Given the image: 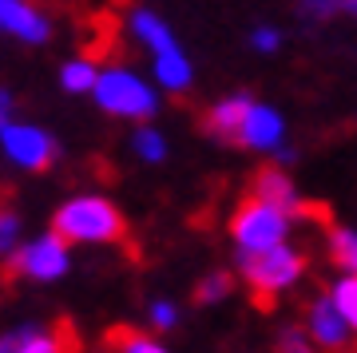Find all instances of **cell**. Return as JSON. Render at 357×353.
<instances>
[{"label": "cell", "instance_id": "obj_18", "mask_svg": "<svg viewBox=\"0 0 357 353\" xmlns=\"http://www.w3.org/2000/svg\"><path fill=\"white\" fill-rule=\"evenodd\" d=\"M131 143H135V155H139V159H147V163H159V159L167 155V139L159 135L155 127H139Z\"/></svg>", "mask_w": 357, "mask_h": 353}, {"label": "cell", "instance_id": "obj_24", "mask_svg": "<svg viewBox=\"0 0 357 353\" xmlns=\"http://www.w3.org/2000/svg\"><path fill=\"white\" fill-rule=\"evenodd\" d=\"M151 317H155V326H159V329H171V326H175V306H171V302H155L151 306Z\"/></svg>", "mask_w": 357, "mask_h": 353}, {"label": "cell", "instance_id": "obj_25", "mask_svg": "<svg viewBox=\"0 0 357 353\" xmlns=\"http://www.w3.org/2000/svg\"><path fill=\"white\" fill-rule=\"evenodd\" d=\"M13 107H16V96L8 88H0V127L13 119Z\"/></svg>", "mask_w": 357, "mask_h": 353}, {"label": "cell", "instance_id": "obj_7", "mask_svg": "<svg viewBox=\"0 0 357 353\" xmlns=\"http://www.w3.org/2000/svg\"><path fill=\"white\" fill-rule=\"evenodd\" d=\"M0 32H8L20 44H48L52 40V16L36 8L32 0H0Z\"/></svg>", "mask_w": 357, "mask_h": 353}, {"label": "cell", "instance_id": "obj_4", "mask_svg": "<svg viewBox=\"0 0 357 353\" xmlns=\"http://www.w3.org/2000/svg\"><path fill=\"white\" fill-rule=\"evenodd\" d=\"M230 234L243 250H270L290 234V215L250 195L230 218Z\"/></svg>", "mask_w": 357, "mask_h": 353}, {"label": "cell", "instance_id": "obj_14", "mask_svg": "<svg viewBox=\"0 0 357 353\" xmlns=\"http://www.w3.org/2000/svg\"><path fill=\"white\" fill-rule=\"evenodd\" d=\"M131 36L139 40L143 48H151V52L178 48V40H175V32H171V24H167L159 13H151V8H135V13H131Z\"/></svg>", "mask_w": 357, "mask_h": 353}, {"label": "cell", "instance_id": "obj_11", "mask_svg": "<svg viewBox=\"0 0 357 353\" xmlns=\"http://www.w3.org/2000/svg\"><path fill=\"white\" fill-rule=\"evenodd\" d=\"M151 76L167 91H187L195 84V68L183 56V48H167V52H151Z\"/></svg>", "mask_w": 357, "mask_h": 353}, {"label": "cell", "instance_id": "obj_22", "mask_svg": "<svg viewBox=\"0 0 357 353\" xmlns=\"http://www.w3.org/2000/svg\"><path fill=\"white\" fill-rule=\"evenodd\" d=\"M250 48L262 52V56L278 52L282 48V32H278V28H270V24H258L255 32H250Z\"/></svg>", "mask_w": 357, "mask_h": 353}, {"label": "cell", "instance_id": "obj_8", "mask_svg": "<svg viewBox=\"0 0 357 353\" xmlns=\"http://www.w3.org/2000/svg\"><path fill=\"white\" fill-rule=\"evenodd\" d=\"M282 135H286V123L282 115L270 107V103H250L243 115V127H238V143L250 147V151H278Z\"/></svg>", "mask_w": 357, "mask_h": 353}, {"label": "cell", "instance_id": "obj_19", "mask_svg": "<svg viewBox=\"0 0 357 353\" xmlns=\"http://www.w3.org/2000/svg\"><path fill=\"white\" fill-rule=\"evenodd\" d=\"M112 345H119V353H167L151 338H143L139 329H112Z\"/></svg>", "mask_w": 357, "mask_h": 353}, {"label": "cell", "instance_id": "obj_9", "mask_svg": "<svg viewBox=\"0 0 357 353\" xmlns=\"http://www.w3.org/2000/svg\"><path fill=\"white\" fill-rule=\"evenodd\" d=\"M310 333H314V341L321 345V353H345L349 350V326H345V317L337 314L333 298H318V302L310 306Z\"/></svg>", "mask_w": 357, "mask_h": 353}, {"label": "cell", "instance_id": "obj_21", "mask_svg": "<svg viewBox=\"0 0 357 353\" xmlns=\"http://www.w3.org/2000/svg\"><path fill=\"white\" fill-rule=\"evenodd\" d=\"M230 294V274H206L203 278V286L195 290V302H203V306H211V302H218V298H227Z\"/></svg>", "mask_w": 357, "mask_h": 353}, {"label": "cell", "instance_id": "obj_6", "mask_svg": "<svg viewBox=\"0 0 357 353\" xmlns=\"http://www.w3.org/2000/svg\"><path fill=\"white\" fill-rule=\"evenodd\" d=\"M0 147H4V155H8L13 163L28 167V171H44V167H52V159L60 155V143H56L44 127L13 123V119L0 127Z\"/></svg>", "mask_w": 357, "mask_h": 353}, {"label": "cell", "instance_id": "obj_12", "mask_svg": "<svg viewBox=\"0 0 357 353\" xmlns=\"http://www.w3.org/2000/svg\"><path fill=\"white\" fill-rule=\"evenodd\" d=\"M16 353H79V338L72 322H56L52 329H24V341Z\"/></svg>", "mask_w": 357, "mask_h": 353}, {"label": "cell", "instance_id": "obj_15", "mask_svg": "<svg viewBox=\"0 0 357 353\" xmlns=\"http://www.w3.org/2000/svg\"><path fill=\"white\" fill-rule=\"evenodd\" d=\"M96 76H100L96 60H88V56H76V60H68L64 68H60V88L72 91V96H88V91L96 88Z\"/></svg>", "mask_w": 357, "mask_h": 353}, {"label": "cell", "instance_id": "obj_13", "mask_svg": "<svg viewBox=\"0 0 357 353\" xmlns=\"http://www.w3.org/2000/svg\"><path fill=\"white\" fill-rule=\"evenodd\" d=\"M250 96L246 91H234V96H227V100H218L211 112H206V131L215 139H234L238 135V127H243V115L246 107H250Z\"/></svg>", "mask_w": 357, "mask_h": 353}, {"label": "cell", "instance_id": "obj_23", "mask_svg": "<svg viewBox=\"0 0 357 353\" xmlns=\"http://www.w3.org/2000/svg\"><path fill=\"white\" fill-rule=\"evenodd\" d=\"M278 353H318V350H314L298 329H286V333L278 338Z\"/></svg>", "mask_w": 357, "mask_h": 353}, {"label": "cell", "instance_id": "obj_16", "mask_svg": "<svg viewBox=\"0 0 357 353\" xmlns=\"http://www.w3.org/2000/svg\"><path fill=\"white\" fill-rule=\"evenodd\" d=\"M330 254H333V262L342 266L345 274H357V230L333 227L330 230Z\"/></svg>", "mask_w": 357, "mask_h": 353}, {"label": "cell", "instance_id": "obj_27", "mask_svg": "<svg viewBox=\"0 0 357 353\" xmlns=\"http://www.w3.org/2000/svg\"><path fill=\"white\" fill-rule=\"evenodd\" d=\"M333 8H337V16H354L357 20V0H333Z\"/></svg>", "mask_w": 357, "mask_h": 353}, {"label": "cell", "instance_id": "obj_10", "mask_svg": "<svg viewBox=\"0 0 357 353\" xmlns=\"http://www.w3.org/2000/svg\"><path fill=\"white\" fill-rule=\"evenodd\" d=\"M255 199L270 202V206H278V211H286V215H314V206H306V202L298 199V190H294V183L286 179V171H278V167H262L255 175Z\"/></svg>", "mask_w": 357, "mask_h": 353}, {"label": "cell", "instance_id": "obj_2", "mask_svg": "<svg viewBox=\"0 0 357 353\" xmlns=\"http://www.w3.org/2000/svg\"><path fill=\"white\" fill-rule=\"evenodd\" d=\"M96 103H100L107 115H119V119H151L159 112V96L143 76H135L131 68H103L96 76V88H91Z\"/></svg>", "mask_w": 357, "mask_h": 353}, {"label": "cell", "instance_id": "obj_5", "mask_svg": "<svg viewBox=\"0 0 357 353\" xmlns=\"http://www.w3.org/2000/svg\"><path fill=\"white\" fill-rule=\"evenodd\" d=\"M68 242L60 234H40L28 246L8 254V278H36V282H52V278L68 274Z\"/></svg>", "mask_w": 357, "mask_h": 353}, {"label": "cell", "instance_id": "obj_17", "mask_svg": "<svg viewBox=\"0 0 357 353\" xmlns=\"http://www.w3.org/2000/svg\"><path fill=\"white\" fill-rule=\"evenodd\" d=\"M333 306H337V314L345 317L349 333H357V274H345L342 282L333 286Z\"/></svg>", "mask_w": 357, "mask_h": 353}, {"label": "cell", "instance_id": "obj_1", "mask_svg": "<svg viewBox=\"0 0 357 353\" xmlns=\"http://www.w3.org/2000/svg\"><path fill=\"white\" fill-rule=\"evenodd\" d=\"M52 234L64 242H123L128 239V223L119 215V206L103 195H79L68 199L56 218H52Z\"/></svg>", "mask_w": 357, "mask_h": 353}, {"label": "cell", "instance_id": "obj_26", "mask_svg": "<svg viewBox=\"0 0 357 353\" xmlns=\"http://www.w3.org/2000/svg\"><path fill=\"white\" fill-rule=\"evenodd\" d=\"M20 341H24V329H16V333H8V338H0V353H16L20 350Z\"/></svg>", "mask_w": 357, "mask_h": 353}, {"label": "cell", "instance_id": "obj_3", "mask_svg": "<svg viewBox=\"0 0 357 353\" xmlns=\"http://www.w3.org/2000/svg\"><path fill=\"white\" fill-rule=\"evenodd\" d=\"M238 266H243L246 282H250V294H258V302L270 306V294L294 286L302 270H306V254L278 242L270 250H243L238 254Z\"/></svg>", "mask_w": 357, "mask_h": 353}, {"label": "cell", "instance_id": "obj_20", "mask_svg": "<svg viewBox=\"0 0 357 353\" xmlns=\"http://www.w3.org/2000/svg\"><path fill=\"white\" fill-rule=\"evenodd\" d=\"M20 242V215L13 206H0V258H8Z\"/></svg>", "mask_w": 357, "mask_h": 353}]
</instances>
